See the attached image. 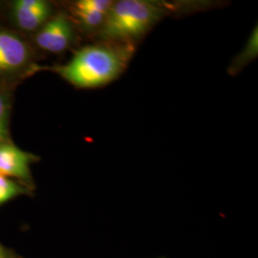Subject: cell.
Returning <instances> with one entry per match:
<instances>
[{
    "mask_svg": "<svg viewBox=\"0 0 258 258\" xmlns=\"http://www.w3.org/2000/svg\"><path fill=\"white\" fill-rule=\"evenodd\" d=\"M131 47L88 46L79 51L56 72L81 88H95L114 81L131 56Z\"/></svg>",
    "mask_w": 258,
    "mask_h": 258,
    "instance_id": "6da1fadb",
    "label": "cell"
},
{
    "mask_svg": "<svg viewBox=\"0 0 258 258\" xmlns=\"http://www.w3.org/2000/svg\"><path fill=\"white\" fill-rule=\"evenodd\" d=\"M160 5L143 0H121L111 5L102 24L101 36L110 40H128L144 35L164 16Z\"/></svg>",
    "mask_w": 258,
    "mask_h": 258,
    "instance_id": "7a4b0ae2",
    "label": "cell"
},
{
    "mask_svg": "<svg viewBox=\"0 0 258 258\" xmlns=\"http://www.w3.org/2000/svg\"><path fill=\"white\" fill-rule=\"evenodd\" d=\"M73 37L70 21L65 15L59 14L44 24L37 35L36 42L48 52L59 53L71 44Z\"/></svg>",
    "mask_w": 258,
    "mask_h": 258,
    "instance_id": "3957f363",
    "label": "cell"
},
{
    "mask_svg": "<svg viewBox=\"0 0 258 258\" xmlns=\"http://www.w3.org/2000/svg\"><path fill=\"white\" fill-rule=\"evenodd\" d=\"M36 158L8 142L0 144V174L10 179L29 180L30 165Z\"/></svg>",
    "mask_w": 258,
    "mask_h": 258,
    "instance_id": "277c9868",
    "label": "cell"
},
{
    "mask_svg": "<svg viewBox=\"0 0 258 258\" xmlns=\"http://www.w3.org/2000/svg\"><path fill=\"white\" fill-rule=\"evenodd\" d=\"M27 45L16 35L0 31V74L19 70L28 60Z\"/></svg>",
    "mask_w": 258,
    "mask_h": 258,
    "instance_id": "5b68a950",
    "label": "cell"
},
{
    "mask_svg": "<svg viewBox=\"0 0 258 258\" xmlns=\"http://www.w3.org/2000/svg\"><path fill=\"white\" fill-rule=\"evenodd\" d=\"M14 14L19 27L33 31L45 23L50 5L42 0H19L14 3Z\"/></svg>",
    "mask_w": 258,
    "mask_h": 258,
    "instance_id": "8992f818",
    "label": "cell"
},
{
    "mask_svg": "<svg viewBox=\"0 0 258 258\" xmlns=\"http://www.w3.org/2000/svg\"><path fill=\"white\" fill-rule=\"evenodd\" d=\"M23 192L24 190L20 184L0 174V206Z\"/></svg>",
    "mask_w": 258,
    "mask_h": 258,
    "instance_id": "52a82bcc",
    "label": "cell"
},
{
    "mask_svg": "<svg viewBox=\"0 0 258 258\" xmlns=\"http://www.w3.org/2000/svg\"><path fill=\"white\" fill-rule=\"evenodd\" d=\"M257 42V29H255L252 36L249 38L247 46L242 51V53L232 65V69L239 70L242 66L247 64L249 61L256 56L258 51Z\"/></svg>",
    "mask_w": 258,
    "mask_h": 258,
    "instance_id": "ba28073f",
    "label": "cell"
},
{
    "mask_svg": "<svg viewBox=\"0 0 258 258\" xmlns=\"http://www.w3.org/2000/svg\"><path fill=\"white\" fill-rule=\"evenodd\" d=\"M9 102L5 94L0 91V144L6 143L9 137Z\"/></svg>",
    "mask_w": 258,
    "mask_h": 258,
    "instance_id": "9c48e42d",
    "label": "cell"
},
{
    "mask_svg": "<svg viewBox=\"0 0 258 258\" xmlns=\"http://www.w3.org/2000/svg\"><path fill=\"white\" fill-rule=\"evenodd\" d=\"M75 14L77 18L83 23L85 27L95 28L103 23L105 16L102 13L93 12L89 10L76 9Z\"/></svg>",
    "mask_w": 258,
    "mask_h": 258,
    "instance_id": "30bf717a",
    "label": "cell"
},
{
    "mask_svg": "<svg viewBox=\"0 0 258 258\" xmlns=\"http://www.w3.org/2000/svg\"><path fill=\"white\" fill-rule=\"evenodd\" d=\"M111 5V1L107 0H81L76 3V9L89 10L106 15Z\"/></svg>",
    "mask_w": 258,
    "mask_h": 258,
    "instance_id": "8fae6325",
    "label": "cell"
},
{
    "mask_svg": "<svg viewBox=\"0 0 258 258\" xmlns=\"http://www.w3.org/2000/svg\"><path fill=\"white\" fill-rule=\"evenodd\" d=\"M0 258H7L6 257V255H5L4 250L1 248V246H0Z\"/></svg>",
    "mask_w": 258,
    "mask_h": 258,
    "instance_id": "7c38bea8",
    "label": "cell"
},
{
    "mask_svg": "<svg viewBox=\"0 0 258 258\" xmlns=\"http://www.w3.org/2000/svg\"><path fill=\"white\" fill-rule=\"evenodd\" d=\"M160 258H165V257H160Z\"/></svg>",
    "mask_w": 258,
    "mask_h": 258,
    "instance_id": "4fadbf2b",
    "label": "cell"
}]
</instances>
